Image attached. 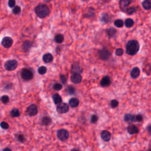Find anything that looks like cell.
Returning <instances> with one entry per match:
<instances>
[{
    "label": "cell",
    "mask_w": 151,
    "mask_h": 151,
    "mask_svg": "<svg viewBox=\"0 0 151 151\" xmlns=\"http://www.w3.org/2000/svg\"><path fill=\"white\" fill-rule=\"evenodd\" d=\"M140 49V45L138 41L132 40L127 43L126 45V52L130 56H134L139 51Z\"/></svg>",
    "instance_id": "obj_1"
},
{
    "label": "cell",
    "mask_w": 151,
    "mask_h": 151,
    "mask_svg": "<svg viewBox=\"0 0 151 151\" xmlns=\"http://www.w3.org/2000/svg\"><path fill=\"white\" fill-rule=\"evenodd\" d=\"M35 13L40 18H44L49 15L50 9L47 5L44 4H40L35 7L34 9Z\"/></svg>",
    "instance_id": "obj_2"
},
{
    "label": "cell",
    "mask_w": 151,
    "mask_h": 151,
    "mask_svg": "<svg viewBox=\"0 0 151 151\" xmlns=\"http://www.w3.org/2000/svg\"><path fill=\"white\" fill-rule=\"evenodd\" d=\"M18 62L15 60H10L7 61L4 64L5 69L7 71H13L17 67Z\"/></svg>",
    "instance_id": "obj_3"
},
{
    "label": "cell",
    "mask_w": 151,
    "mask_h": 151,
    "mask_svg": "<svg viewBox=\"0 0 151 151\" xmlns=\"http://www.w3.org/2000/svg\"><path fill=\"white\" fill-rule=\"evenodd\" d=\"M57 136L59 140L61 141H65L69 137V133L66 129H61L57 131Z\"/></svg>",
    "instance_id": "obj_4"
},
{
    "label": "cell",
    "mask_w": 151,
    "mask_h": 151,
    "mask_svg": "<svg viewBox=\"0 0 151 151\" xmlns=\"http://www.w3.org/2000/svg\"><path fill=\"white\" fill-rule=\"evenodd\" d=\"M21 77L25 81L31 80L33 78V73L28 69H24L21 71Z\"/></svg>",
    "instance_id": "obj_5"
},
{
    "label": "cell",
    "mask_w": 151,
    "mask_h": 151,
    "mask_svg": "<svg viewBox=\"0 0 151 151\" xmlns=\"http://www.w3.org/2000/svg\"><path fill=\"white\" fill-rule=\"evenodd\" d=\"M56 109L59 113L64 114L69 111V106L66 103H61L57 105Z\"/></svg>",
    "instance_id": "obj_6"
},
{
    "label": "cell",
    "mask_w": 151,
    "mask_h": 151,
    "mask_svg": "<svg viewBox=\"0 0 151 151\" xmlns=\"http://www.w3.org/2000/svg\"><path fill=\"white\" fill-rule=\"evenodd\" d=\"M99 58L102 60L106 61L111 57V54L108 50L106 49H103L99 53Z\"/></svg>",
    "instance_id": "obj_7"
},
{
    "label": "cell",
    "mask_w": 151,
    "mask_h": 151,
    "mask_svg": "<svg viewBox=\"0 0 151 151\" xmlns=\"http://www.w3.org/2000/svg\"><path fill=\"white\" fill-rule=\"evenodd\" d=\"M27 113L30 116H34L38 113L37 107L34 104H32L27 107Z\"/></svg>",
    "instance_id": "obj_8"
},
{
    "label": "cell",
    "mask_w": 151,
    "mask_h": 151,
    "mask_svg": "<svg viewBox=\"0 0 151 151\" xmlns=\"http://www.w3.org/2000/svg\"><path fill=\"white\" fill-rule=\"evenodd\" d=\"M132 0H120L119 2V7L122 11L126 12L128 6L131 4Z\"/></svg>",
    "instance_id": "obj_9"
},
{
    "label": "cell",
    "mask_w": 151,
    "mask_h": 151,
    "mask_svg": "<svg viewBox=\"0 0 151 151\" xmlns=\"http://www.w3.org/2000/svg\"><path fill=\"white\" fill-rule=\"evenodd\" d=\"M83 72V68L79 63H75L72 64L71 68V73H81Z\"/></svg>",
    "instance_id": "obj_10"
},
{
    "label": "cell",
    "mask_w": 151,
    "mask_h": 151,
    "mask_svg": "<svg viewBox=\"0 0 151 151\" xmlns=\"http://www.w3.org/2000/svg\"><path fill=\"white\" fill-rule=\"evenodd\" d=\"M2 45L5 48H9L12 46L13 44V40L11 37H5L2 40Z\"/></svg>",
    "instance_id": "obj_11"
},
{
    "label": "cell",
    "mask_w": 151,
    "mask_h": 151,
    "mask_svg": "<svg viewBox=\"0 0 151 151\" xmlns=\"http://www.w3.org/2000/svg\"><path fill=\"white\" fill-rule=\"evenodd\" d=\"M71 80L74 84H79L82 80V77L80 73H74L71 76Z\"/></svg>",
    "instance_id": "obj_12"
},
{
    "label": "cell",
    "mask_w": 151,
    "mask_h": 151,
    "mask_svg": "<svg viewBox=\"0 0 151 151\" xmlns=\"http://www.w3.org/2000/svg\"><path fill=\"white\" fill-rule=\"evenodd\" d=\"M111 79L109 76H105L100 81V84L102 87H108L111 84Z\"/></svg>",
    "instance_id": "obj_13"
},
{
    "label": "cell",
    "mask_w": 151,
    "mask_h": 151,
    "mask_svg": "<svg viewBox=\"0 0 151 151\" xmlns=\"http://www.w3.org/2000/svg\"><path fill=\"white\" fill-rule=\"evenodd\" d=\"M124 121L128 123H132L133 122H135V115L128 113L124 115Z\"/></svg>",
    "instance_id": "obj_14"
},
{
    "label": "cell",
    "mask_w": 151,
    "mask_h": 151,
    "mask_svg": "<svg viewBox=\"0 0 151 151\" xmlns=\"http://www.w3.org/2000/svg\"><path fill=\"white\" fill-rule=\"evenodd\" d=\"M127 131L130 134V135H133V134H137L139 132V129L134 124H131L129 125L128 128H127Z\"/></svg>",
    "instance_id": "obj_15"
},
{
    "label": "cell",
    "mask_w": 151,
    "mask_h": 151,
    "mask_svg": "<svg viewBox=\"0 0 151 151\" xmlns=\"http://www.w3.org/2000/svg\"><path fill=\"white\" fill-rule=\"evenodd\" d=\"M101 138L105 142H109L111 139V134L107 131H103L101 133Z\"/></svg>",
    "instance_id": "obj_16"
},
{
    "label": "cell",
    "mask_w": 151,
    "mask_h": 151,
    "mask_svg": "<svg viewBox=\"0 0 151 151\" xmlns=\"http://www.w3.org/2000/svg\"><path fill=\"white\" fill-rule=\"evenodd\" d=\"M32 46V43H31L30 41L26 40L23 43L22 46H21V49H22L23 52L26 53L30 50Z\"/></svg>",
    "instance_id": "obj_17"
},
{
    "label": "cell",
    "mask_w": 151,
    "mask_h": 151,
    "mask_svg": "<svg viewBox=\"0 0 151 151\" xmlns=\"http://www.w3.org/2000/svg\"><path fill=\"white\" fill-rule=\"evenodd\" d=\"M140 69H139L137 67H134L132 70L131 72V76L132 79H137L139 76H140Z\"/></svg>",
    "instance_id": "obj_18"
},
{
    "label": "cell",
    "mask_w": 151,
    "mask_h": 151,
    "mask_svg": "<svg viewBox=\"0 0 151 151\" xmlns=\"http://www.w3.org/2000/svg\"><path fill=\"white\" fill-rule=\"evenodd\" d=\"M106 33L107 35H108V37L110 38H111L116 36V35L117 34V30L113 27H110L108 29H107Z\"/></svg>",
    "instance_id": "obj_19"
},
{
    "label": "cell",
    "mask_w": 151,
    "mask_h": 151,
    "mask_svg": "<svg viewBox=\"0 0 151 151\" xmlns=\"http://www.w3.org/2000/svg\"><path fill=\"white\" fill-rule=\"evenodd\" d=\"M43 60L45 63H50L53 60V56L51 54L47 53L43 56Z\"/></svg>",
    "instance_id": "obj_20"
},
{
    "label": "cell",
    "mask_w": 151,
    "mask_h": 151,
    "mask_svg": "<svg viewBox=\"0 0 151 151\" xmlns=\"http://www.w3.org/2000/svg\"><path fill=\"white\" fill-rule=\"evenodd\" d=\"M69 104L71 107H76L79 106V100L76 97H73L70 99L69 102Z\"/></svg>",
    "instance_id": "obj_21"
},
{
    "label": "cell",
    "mask_w": 151,
    "mask_h": 151,
    "mask_svg": "<svg viewBox=\"0 0 151 151\" xmlns=\"http://www.w3.org/2000/svg\"><path fill=\"white\" fill-rule=\"evenodd\" d=\"M52 98L53 99L54 103L56 105H59L60 103H61L62 102L61 97L58 94V93H56V94L53 95Z\"/></svg>",
    "instance_id": "obj_22"
},
{
    "label": "cell",
    "mask_w": 151,
    "mask_h": 151,
    "mask_svg": "<svg viewBox=\"0 0 151 151\" xmlns=\"http://www.w3.org/2000/svg\"><path fill=\"white\" fill-rule=\"evenodd\" d=\"M41 123L43 124V125L44 126H48L49 125V124H51V119L50 118V117H48V116H44L43 117L42 119H41Z\"/></svg>",
    "instance_id": "obj_23"
},
{
    "label": "cell",
    "mask_w": 151,
    "mask_h": 151,
    "mask_svg": "<svg viewBox=\"0 0 151 151\" xmlns=\"http://www.w3.org/2000/svg\"><path fill=\"white\" fill-rule=\"evenodd\" d=\"M142 7L146 10L151 9V1L150 0H144L142 2Z\"/></svg>",
    "instance_id": "obj_24"
},
{
    "label": "cell",
    "mask_w": 151,
    "mask_h": 151,
    "mask_svg": "<svg viewBox=\"0 0 151 151\" xmlns=\"http://www.w3.org/2000/svg\"><path fill=\"white\" fill-rule=\"evenodd\" d=\"M100 20H101L102 22L104 23H109L110 21H111V17L109 16L108 14H103L102 15V17L100 18Z\"/></svg>",
    "instance_id": "obj_25"
},
{
    "label": "cell",
    "mask_w": 151,
    "mask_h": 151,
    "mask_svg": "<svg viewBox=\"0 0 151 151\" xmlns=\"http://www.w3.org/2000/svg\"><path fill=\"white\" fill-rule=\"evenodd\" d=\"M64 36L61 34H57L54 37V41L55 42L58 43V44H61V43L64 41Z\"/></svg>",
    "instance_id": "obj_26"
},
{
    "label": "cell",
    "mask_w": 151,
    "mask_h": 151,
    "mask_svg": "<svg viewBox=\"0 0 151 151\" xmlns=\"http://www.w3.org/2000/svg\"><path fill=\"white\" fill-rule=\"evenodd\" d=\"M124 25L127 28H131L134 25V21L131 18H127L124 21Z\"/></svg>",
    "instance_id": "obj_27"
},
{
    "label": "cell",
    "mask_w": 151,
    "mask_h": 151,
    "mask_svg": "<svg viewBox=\"0 0 151 151\" xmlns=\"http://www.w3.org/2000/svg\"><path fill=\"white\" fill-rule=\"evenodd\" d=\"M10 114L13 117H17L20 116V113L18 109L14 108L13 109H12V111H11Z\"/></svg>",
    "instance_id": "obj_28"
},
{
    "label": "cell",
    "mask_w": 151,
    "mask_h": 151,
    "mask_svg": "<svg viewBox=\"0 0 151 151\" xmlns=\"http://www.w3.org/2000/svg\"><path fill=\"white\" fill-rule=\"evenodd\" d=\"M95 15V9L92 8V7H90L88 8V11L87 12V14H86V17H93Z\"/></svg>",
    "instance_id": "obj_29"
},
{
    "label": "cell",
    "mask_w": 151,
    "mask_h": 151,
    "mask_svg": "<svg viewBox=\"0 0 151 151\" xmlns=\"http://www.w3.org/2000/svg\"><path fill=\"white\" fill-rule=\"evenodd\" d=\"M13 14L14 15H19L21 12V8L19 6H15L13 9Z\"/></svg>",
    "instance_id": "obj_30"
},
{
    "label": "cell",
    "mask_w": 151,
    "mask_h": 151,
    "mask_svg": "<svg viewBox=\"0 0 151 151\" xmlns=\"http://www.w3.org/2000/svg\"><path fill=\"white\" fill-rule=\"evenodd\" d=\"M114 25L117 28H122V27H123V26L124 25V23H123V20L118 19V20H116L114 21Z\"/></svg>",
    "instance_id": "obj_31"
},
{
    "label": "cell",
    "mask_w": 151,
    "mask_h": 151,
    "mask_svg": "<svg viewBox=\"0 0 151 151\" xmlns=\"http://www.w3.org/2000/svg\"><path fill=\"white\" fill-rule=\"evenodd\" d=\"M137 10V9H136V7H129V8H127L126 9V13L128 14V15H132V14H133L135 13V12Z\"/></svg>",
    "instance_id": "obj_32"
},
{
    "label": "cell",
    "mask_w": 151,
    "mask_h": 151,
    "mask_svg": "<svg viewBox=\"0 0 151 151\" xmlns=\"http://www.w3.org/2000/svg\"><path fill=\"white\" fill-rule=\"evenodd\" d=\"M47 72V68L45 66H41L38 69V73L40 75H44V74Z\"/></svg>",
    "instance_id": "obj_33"
},
{
    "label": "cell",
    "mask_w": 151,
    "mask_h": 151,
    "mask_svg": "<svg viewBox=\"0 0 151 151\" xmlns=\"http://www.w3.org/2000/svg\"><path fill=\"white\" fill-rule=\"evenodd\" d=\"M118 105H119V102L117 101V100H115V99H113V100H111V106L112 108H116V107L118 106Z\"/></svg>",
    "instance_id": "obj_34"
},
{
    "label": "cell",
    "mask_w": 151,
    "mask_h": 151,
    "mask_svg": "<svg viewBox=\"0 0 151 151\" xmlns=\"http://www.w3.org/2000/svg\"><path fill=\"white\" fill-rule=\"evenodd\" d=\"M67 92L69 95H73L75 93V88L73 87V86H69L67 88Z\"/></svg>",
    "instance_id": "obj_35"
},
{
    "label": "cell",
    "mask_w": 151,
    "mask_h": 151,
    "mask_svg": "<svg viewBox=\"0 0 151 151\" xmlns=\"http://www.w3.org/2000/svg\"><path fill=\"white\" fill-rule=\"evenodd\" d=\"M63 88V86L60 83H56L53 85V89L57 91L60 90Z\"/></svg>",
    "instance_id": "obj_36"
},
{
    "label": "cell",
    "mask_w": 151,
    "mask_h": 151,
    "mask_svg": "<svg viewBox=\"0 0 151 151\" xmlns=\"http://www.w3.org/2000/svg\"><path fill=\"white\" fill-rule=\"evenodd\" d=\"M9 97L7 95H4L1 97V102L3 103L4 104H6L9 102Z\"/></svg>",
    "instance_id": "obj_37"
},
{
    "label": "cell",
    "mask_w": 151,
    "mask_h": 151,
    "mask_svg": "<svg viewBox=\"0 0 151 151\" xmlns=\"http://www.w3.org/2000/svg\"><path fill=\"white\" fill-rule=\"evenodd\" d=\"M17 140L19 141V142H20L21 143L24 142V141L25 140L24 136V135H21V134H20V135H18L17 136Z\"/></svg>",
    "instance_id": "obj_38"
},
{
    "label": "cell",
    "mask_w": 151,
    "mask_h": 151,
    "mask_svg": "<svg viewBox=\"0 0 151 151\" xmlns=\"http://www.w3.org/2000/svg\"><path fill=\"white\" fill-rule=\"evenodd\" d=\"M123 50L121 48H119V49H117L116 50V51H115V53L116 55L117 56H122L123 54Z\"/></svg>",
    "instance_id": "obj_39"
},
{
    "label": "cell",
    "mask_w": 151,
    "mask_h": 151,
    "mask_svg": "<svg viewBox=\"0 0 151 151\" xmlns=\"http://www.w3.org/2000/svg\"><path fill=\"white\" fill-rule=\"evenodd\" d=\"M98 119L99 117L96 114H93V116L91 117V119H90V122L92 123H96L98 121Z\"/></svg>",
    "instance_id": "obj_40"
},
{
    "label": "cell",
    "mask_w": 151,
    "mask_h": 151,
    "mask_svg": "<svg viewBox=\"0 0 151 151\" xmlns=\"http://www.w3.org/2000/svg\"><path fill=\"white\" fill-rule=\"evenodd\" d=\"M143 117L142 114H138L137 115H135V122H141L143 121Z\"/></svg>",
    "instance_id": "obj_41"
},
{
    "label": "cell",
    "mask_w": 151,
    "mask_h": 151,
    "mask_svg": "<svg viewBox=\"0 0 151 151\" xmlns=\"http://www.w3.org/2000/svg\"><path fill=\"white\" fill-rule=\"evenodd\" d=\"M8 6L9 8H14L15 6V0H8Z\"/></svg>",
    "instance_id": "obj_42"
},
{
    "label": "cell",
    "mask_w": 151,
    "mask_h": 151,
    "mask_svg": "<svg viewBox=\"0 0 151 151\" xmlns=\"http://www.w3.org/2000/svg\"><path fill=\"white\" fill-rule=\"evenodd\" d=\"M1 127L4 129H8L9 128V124L6 122H2L1 123Z\"/></svg>",
    "instance_id": "obj_43"
},
{
    "label": "cell",
    "mask_w": 151,
    "mask_h": 151,
    "mask_svg": "<svg viewBox=\"0 0 151 151\" xmlns=\"http://www.w3.org/2000/svg\"><path fill=\"white\" fill-rule=\"evenodd\" d=\"M60 80L61 81V82L63 84H65L66 83V76L63 75H61L60 76Z\"/></svg>",
    "instance_id": "obj_44"
},
{
    "label": "cell",
    "mask_w": 151,
    "mask_h": 151,
    "mask_svg": "<svg viewBox=\"0 0 151 151\" xmlns=\"http://www.w3.org/2000/svg\"><path fill=\"white\" fill-rule=\"evenodd\" d=\"M147 131L148 133L151 135V124H148L147 127Z\"/></svg>",
    "instance_id": "obj_45"
},
{
    "label": "cell",
    "mask_w": 151,
    "mask_h": 151,
    "mask_svg": "<svg viewBox=\"0 0 151 151\" xmlns=\"http://www.w3.org/2000/svg\"><path fill=\"white\" fill-rule=\"evenodd\" d=\"M11 150V149H9V148H5L4 149V150Z\"/></svg>",
    "instance_id": "obj_46"
},
{
    "label": "cell",
    "mask_w": 151,
    "mask_h": 151,
    "mask_svg": "<svg viewBox=\"0 0 151 151\" xmlns=\"http://www.w3.org/2000/svg\"><path fill=\"white\" fill-rule=\"evenodd\" d=\"M47 1H51V0H47Z\"/></svg>",
    "instance_id": "obj_47"
},
{
    "label": "cell",
    "mask_w": 151,
    "mask_h": 151,
    "mask_svg": "<svg viewBox=\"0 0 151 151\" xmlns=\"http://www.w3.org/2000/svg\"><path fill=\"white\" fill-rule=\"evenodd\" d=\"M82 1H85V0H82Z\"/></svg>",
    "instance_id": "obj_48"
}]
</instances>
